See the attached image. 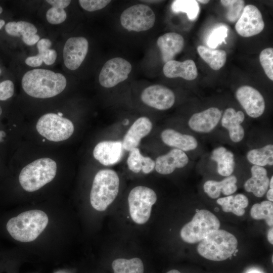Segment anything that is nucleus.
<instances>
[{"instance_id": "obj_1", "label": "nucleus", "mask_w": 273, "mask_h": 273, "mask_svg": "<svg viewBox=\"0 0 273 273\" xmlns=\"http://www.w3.org/2000/svg\"><path fill=\"white\" fill-rule=\"evenodd\" d=\"M65 77L61 73L43 69L27 71L22 79L24 92L31 97L46 99L56 96L65 89Z\"/></svg>"}, {"instance_id": "obj_2", "label": "nucleus", "mask_w": 273, "mask_h": 273, "mask_svg": "<svg viewBox=\"0 0 273 273\" xmlns=\"http://www.w3.org/2000/svg\"><path fill=\"white\" fill-rule=\"evenodd\" d=\"M49 222L47 214L40 210H31L9 218L5 228L14 240L30 242L35 240L46 228Z\"/></svg>"}, {"instance_id": "obj_3", "label": "nucleus", "mask_w": 273, "mask_h": 273, "mask_svg": "<svg viewBox=\"0 0 273 273\" xmlns=\"http://www.w3.org/2000/svg\"><path fill=\"white\" fill-rule=\"evenodd\" d=\"M119 178L114 170L102 169L96 174L90 191V202L97 211H103L114 201L118 195Z\"/></svg>"}, {"instance_id": "obj_4", "label": "nucleus", "mask_w": 273, "mask_h": 273, "mask_svg": "<svg viewBox=\"0 0 273 273\" xmlns=\"http://www.w3.org/2000/svg\"><path fill=\"white\" fill-rule=\"evenodd\" d=\"M237 246V239L233 234L218 229L200 241L197 251L200 255L207 259L219 261L231 257Z\"/></svg>"}, {"instance_id": "obj_5", "label": "nucleus", "mask_w": 273, "mask_h": 273, "mask_svg": "<svg viewBox=\"0 0 273 273\" xmlns=\"http://www.w3.org/2000/svg\"><path fill=\"white\" fill-rule=\"evenodd\" d=\"M56 162L49 158H41L25 166L20 172L19 183L24 190L32 192L39 190L55 177Z\"/></svg>"}, {"instance_id": "obj_6", "label": "nucleus", "mask_w": 273, "mask_h": 273, "mask_svg": "<svg viewBox=\"0 0 273 273\" xmlns=\"http://www.w3.org/2000/svg\"><path fill=\"white\" fill-rule=\"evenodd\" d=\"M219 226V220L214 214L207 210H200L183 227L180 237L187 243H196L218 230Z\"/></svg>"}, {"instance_id": "obj_7", "label": "nucleus", "mask_w": 273, "mask_h": 273, "mask_svg": "<svg viewBox=\"0 0 273 273\" xmlns=\"http://www.w3.org/2000/svg\"><path fill=\"white\" fill-rule=\"evenodd\" d=\"M157 201V195L151 188L139 186L133 188L128 197L129 213L137 224L145 223L149 219L152 206Z\"/></svg>"}, {"instance_id": "obj_8", "label": "nucleus", "mask_w": 273, "mask_h": 273, "mask_svg": "<svg viewBox=\"0 0 273 273\" xmlns=\"http://www.w3.org/2000/svg\"><path fill=\"white\" fill-rule=\"evenodd\" d=\"M36 129L47 140L60 142L69 139L73 134L74 127L69 119L57 114L49 113L42 115L38 119Z\"/></svg>"}, {"instance_id": "obj_9", "label": "nucleus", "mask_w": 273, "mask_h": 273, "mask_svg": "<svg viewBox=\"0 0 273 273\" xmlns=\"http://www.w3.org/2000/svg\"><path fill=\"white\" fill-rule=\"evenodd\" d=\"M155 19L153 10L144 4L135 5L127 8L120 16L122 26L129 31L148 30L154 26Z\"/></svg>"}, {"instance_id": "obj_10", "label": "nucleus", "mask_w": 273, "mask_h": 273, "mask_svg": "<svg viewBox=\"0 0 273 273\" xmlns=\"http://www.w3.org/2000/svg\"><path fill=\"white\" fill-rule=\"evenodd\" d=\"M131 69L130 63L123 58L111 59L104 64L100 71L99 82L104 87H114L128 78Z\"/></svg>"}, {"instance_id": "obj_11", "label": "nucleus", "mask_w": 273, "mask_h": 273, "mask_svg": "<svg viewBox=\"0 0 273 273\" xmlns=\"http://www.w3.org/2000/svg\"><path fill=\"white\" fill-rule=\"evenodd\" d=\"M264 27V23L260 11L256 6L252 5L245 6L235 25L237 33L245 37L259 34Z\"/></svg>"}, {"instance_id": "obj_12", "label": "nucleus", "mask_w": 273, "mask_h": 273, "mask_svg": "<svg viewBox=\"0 0 273 273\" xmlns=\"http://www.w3.org/2000/svg\"><path fill=\"white\" fill-rule=\"evenodd\" d=\"M141 98L146 105L160 110L170 108L175 102L173 92L168 87L159 84L152 85L145 88L141 94Z\"/></svg>"}, {"instance_id": "obj_13", "label": "nucleus", "mask_w": 273, "mask_h": 273, "mask_svg": "<svg viewBox=\"0 0 273 273\" xmlns=\"http://www.w3.org/2000/svg\"><path fill=\"white\" fill-rule=\"evenodd\" d=\"M88 49V42L85 37H72L68 39L63 48L65 66L71 70L78 68L87 55Z\"/></svg>"}, {"instance_id": "obj_14", "label": "nucleus", "mask_w": 273, "mask_h": 273, "mask_svg": "<svg viewBox=\"0 0 273 273\" xmlns=\"http://www.w3.org/2000/svg\"><path fill=\"white\" fill-rule=\"evenodd\" d=\"M236 97L247 114L253 118L260 116L265 109L263 96L255 88L244 85L236 91Z\"/></svg>"}, {"instance_id": "obj_15", "label": "nucleus", "mask_w": 273, "mask_h": 273, "mask_svg": "<svg viewBox=\"0 0 273 273\" xmlns=\"http://www.w3.org/2000/svg\"><path fill=\"white\" fill-rule=\"evenodd\" d=\"M122 142L104 141L99 143L93 150L94 158L105 166L114 165L119 162L123 154Z\"/></svg>"}, {"instance_id": "obj_16", "label": "nucleus", "mask_w": 273, "mask_h": 273, "mask_svg": "<svg viewBox=\"0 0 273 273\" xmlns=\"http://www.w3.org/2000/svg\"><path fill=\"white\" fill-rule=\"evenodd\" d=\"M189 162V158L183 151L173 149L167 154L159 156L155 161L156 171L161 174H169L176 168H183Z\"/></svg>"}, {"instance_id": "obj_17", "label": "nucleus", "mask_w": 273, "mask_h": 273, "mask_svg": "<svg viewBox=\"0 0 273 273\" xmlns=\"http://www.w3.org/2000/svg\"><path fill=\"white\" fill-rule=\"evenodd\" d=\"M221 117V111L216 107H211L194 114L189 120V126L193 130L209 132L218 124Z\"/></svg>"}, {"instance_id": "obj_18", "label": "nucleus", "mask_w": 273, "mask_h": 273, "mask_svg": "<svg viewBox=\"0 0 273 273\" xmlns=\"http://www.w3.org/2000/svg\"><path fill=\"white\" fill-rule=\"evenodd\" d=\"M152 128V123L148 117L143 116L137 119L124 136L123 149L129 151L137 148L141 140L149 134Z\"/></svg>"}, {"instance_id": "obj_19", "label": "nucleus", "mask_w": 273, "mask_h": 273, "mask_svg": "<svg viewBox=\"0 0 273 273\" xmlns=\"http://www.w3.org/2000/svg\"><path fill=\"white\" fill-rule=\"evenodd\" d=\"M184 43L183 37L175 32L166 33L159 37L157 44L160 49L163 61L166 63L173 60L174 57L183 50Z\"/></svg>"}, {"instance_id": "obj_20", "label": "nucleus", "mask_w": 273, "mask_h": 273, "mask_svg": "<svg viewBox=\"0 0 273 273\" xmlns=\"http://www.w3.org/2000/svg\"><path fill=\"white\" fill-rule=\"evenodd\" d=\"M164 75L168 78L181 77L192 80L198 75L197 69L193 60H186L179 62L172 60L165 63L163 69Z\"/></svg>"}, {"instance_id": "obj_21", "label": "nucleus", "mask_w": 273, "mask_h": 273, "mask_svg": "<svg viewBox=\"0 0 273 273\" xmlns=\"http://www.w3.org/2000/svg\"><path fill=\"white\" fill-rule=\"evenodd\" d=\"M245 116L241 111H236L232 108L226 109L221 119V125L229 131L231 140L235 143L240 142L244 138V130L241 124Z\"/></svg>"}, {"instance_id": "obj_22", "label": "nucleus", "mask_w": 273, "mask_h": 273, "mask_svg": "<svg viewBox=\"0 0 273 273\" xmlns=\"http://www.w3.org/2000/svg\"><path fill=\"white\" fill-rule=\"evenodd\" d=\"M161 138L166 145L184 152L194 150L198 146L196 139L192 135L182 134L172 129L164 130Z\"/></svg>"}, {"instance_id": "obj_23", "label": "nucleus", "mask_w": 273, "mask_h": 273, "mask_svg": "<svg viewBox=\"0 0 273 273\" xmlns=\"http://www.w3.org/2000/svg\"><path fill=\"white\" fill-rule=\"evenodd\" d=\"M252 176L244 184V188L257 197H262L267 192L269 179L266 170L263 167L253 165L251 168Z\"/></svg>"}, {"instance_id": "obj_24", "label": "nucleus", "mask_w": 273, "mask_h": 273, "mask_svg": "<svg viewBox=\"0 0 273 273\" xmlns=\"http://www.w3.org/2000/svg\"><path fill=\"white\" fill-rule=\"evenodd\" d=\"M8 34L14 36H22L23 41L28 46L37 43L39 36L36 34L37 30L32 24L23 21L10 22L5 26Z\"/></svg>"}, {"instance_id": "obj_25", "label": "nucleus", "mask_w": 273, "mask_h": 273, "mask_svg": "<svg viewBox=\"0 0 273 273\" xmlns=\"http://www.w3.org/2000/svg\"><path fill=\"white\" fill-rule=\"evenodd\" d=\"M237 181L235 176L230 175L220 181L208 180L204 183L203 188L210 198L215 199L220 196L221 192L226 196L234 193L237 190Z\"/></svg>"}, {"instance_id": "obj_26", "label": "nucleus", "mask_w": 273, "mask_h": 273, "mask_svg": "<svg viewBox=\"0 0 273 273\" xmlns=\"http://www.w3.org/2000/svg\"><path fill=\"white\" fill-rule=\"evenodd\" d=\"M211 159L217 162V172L223 176L231 175L234 170V154L223 147L215 149L212 152Z\"/></svg>"}, {"instance_id": "obj_27", "label": "nucleus", "mask_w": 273, "mask_h": 273, "mask_svg": "<svg viewBox=\"0 0 273 273\" xmlns=\"http://www.w3.org/2000/svg\"><path fill=\"white\" fill-rule=\"evenodd\" d=\"M217 203L221 206L223 211L231 212L240 216L245 212L244 208L248 205V199L245 195L239 194L219 198Z\"/></svg>"}, {"instance_id": "obj_28", "label": "nucleus", "mask_w": 273, "mask_h": 273, "mask_svg": "<svg viewBox=\"0 0 273 273\" xmlns=\"http://www.w3.org/2000/svg\"><path fill=\"white\" fill-rule=\"evenodd\" d=\"M201 58L214 70H218L225 64L226 53L221 50H211L203 46L197 47Z\"/></svg>"}, {"instance_id": "obj_29", "label": "nucleus", "mask_w": 273, "mask_h": 273, "mask_svg": "<svg viewBox=\"0 0 273 273\" xmlns=\"http://www.w3.org/2000/svg\"><path fill=\"white\" fill-rule=\"evenodd\" d=\"M248 161L261 167L273 164V145L269 144L259 149H252L247 154Z\"/></svg>"}, {"instance_id": "obj_30", "label": "nucleus", "mask_w": 273, "mask_h": 273, "mask_svg": "<svg viewBox=\"0 0 273 273\" xmlns=\"http://www.w3.org/2000/svg\"><path fill=\"white\" fill-rule=\"evenodd\" d=\"M114 273H143L144 264L138 257L130 259L118 258L112 263Z\"/></svg>"}, {"instance_id": "obj_31", "label": "nucleus", "mask_w": 273, "mask_h": 273, "mask_svg": "<svg viewBox=\"0 0 273 273\" xmlns=\"http://www.w3.org/2000/svg\"><path fill=\"white\" fill-rule=\"evenodd\" d=\"M252 217L255 219H265L270 226L273 225V204L269 201H264L261 203L254 204L250 211Z\"/></svg>"}, {"instance_id": "obj_32", "label": "nucleus", "mask_w": 273, "mask_h": 273, "mask_svg": "<svg viewBox=\"0 0 273 273\" xmlns=\"http://www.w3.org/2000/svg\"><path fill=\"white\" fill-rule=\"evenodd\" d=\"M173 12H184L187 14L188 19L193 21L198 17L199 12L198 3L195 0H176L171 5Z\"/></svg>"}, {"instance_id": "obj_33", "label": "nucleus", "mask_w": 273, "mask_h": 273, "mask_svg": "<svg viewBox=\"0 0 273 273\" xmlns=\"http://www.w3.org/2000/svg\"><path fill=\"white\" fill-rule=\"evenodd\" d=\"M221 4L228 9L226 17L231 22H235L240 18L244 8L245 3L242 0H221Z\"/></svg>"}, {"instance_id": "obj_34", "label": "nucleus", "mask_w": 273, "mask_h": 273, "mask_svg": "<svg viewBox=\"0 0 273 273\" xmlns=\"http://www.w3.org/2000/svg\"><path fill=\"white\" fill-rule=\"evenodd\" d=\"M127 159L128 168L134 173H139L143 167L146 157L143 156L138 148L130 150Z\"/></svg>"}, {"instance_id": "obj_35", "label": "nucleus", "mask_w": 273, "mask_h": 273, "mask_svg": "<svg viewBox=\"0 0 273 273\" xmlns=\"http://www.w3.org/2000/svg\"><path fill=\"white\" fill-rule=\"evenodd\" d=\"M260 64L265 74L273 80V49L267 48L262 50L259 55Z\"/></svg>"}, {"instance_id": "obj_36", "label": "nucleus", "mask_w": 273, "mask_h": 273, "mask_svg": "<svg viewBox=\"0 0 273 273\" xmlns=\"http://www.w3.org/2000/svg\"><path fill=\"white\" fill-rule=\"evenodd\" d=\"M228 36V28L221 25L214 29L210 33L207 40V46L210 49H215L218 45L225 42Z\"/></svg>"}, {"instance_id": "obj_37", "label": "nucleus", "mask_w": 273, "mask_h": 273, "mask_svg": "<svg viewBox=\"0 0 273 273\" xmlns=\"http://www.w3.org/2000/svg\"><path fill=\"white\" fill-rule=\"evenodd\" d=\"M47 21L52 24L63 23L67 18V14L64 9L52 7L46 13Z\"/></svg>"}, {"instance_id": "obj_38", "label": "nucleus", "mask_w": 273, "mask_h": 273, "mask_svg": "<svg viewBox=\"0 0 273 273\" xmlns=\"http://www.w3.org/2000/svg\"><path fill=\"white\" fill-rule=\"evenodd\" d=\"M111 1L108 0H80L81 7L86 11L93 12L101 10L108 5Z\"/></svg>"}, {"instance_id": "obj_39", "label": "nucleus", "mask_w": 273, "mask_h": 273, "mask_svg": "<svg viewBox=\"0 0 273 273\" xmlns=\"http://www.w3.org/2000/svg\"><path fill=\"white\" fill-rule=\"evenodd\" d=\"M14 92V85L11 80H6L0 83V100L5 101L10 98Z\"/></svg>"}, {"instance_id": "obj_40", "label": "nucleus", "mask_w": 273, "mask_h": 273, "mask_svg": "<svg viewBox=\"0 0 273 273\" xmlns=\"http://www.w3.org/2000/svg\"><path fill=\"white\" fill-rule=\"evenodd\" d=\"M38 51V55L41 58L42 62L46 65H51L55 63L57 57V54L55 50L49 49Z\"/></svg>"}, {"instance_id": "obj_41", "label": "nucleus", "mask_w": 273, "mask_h": 273, "mask_svg": "<svg viewBox=\"0 0 273 273\" xmlns=\"http://www.w3.org/2000/svg\"><path fill=\"white\" fill-rule=\"evenodd\" d=\"M42 62V60L38 54L35 56L29 57L25 60V63L27 65L32 67L40 66Z\"/></svg>"}, {"instance_id": "obj_42", "label": "nucleus", "mask_w": 273, "mask_h": 273, "mask_svg": "<svg viewBox=\"0 0 273 273\" xmlns=\"http://www.w3.org/2000/svg\"><path fill=\"white\" fill-rule=\"evenodd\" d=\"M155 161L149 157H146L145 164L142 171L145 174L150 173L155 168Z\"/></svg>"}, {"instance_id": "obj_43", "label": "nucleus", "mask_w": 273, "mask_h": 273, "mask_svg": "<svg viewBox=\"0 0 273 273\" xmlns=\"http://www.w3.org/2000/svg\"><path fill=\"white\" fill-rule=\"evenodd\" d=\"M46 2L52 7H56L64 9L69 5L71 3L68 0H47Z\"/></svg>"}, {"instance_id": "obj_44", "label": "nucleus", "mask_w": 273, "mask_h": 273, "mask_svg": "<svg viewBox=\"0 0 273 273\" xmlns=\"http://www.w3.org/2000/svg\"><path fill=\"white\" fill-rule=\"evenodd\" d=\"M52 45L51 41L47 38H42L37 42L38 51L50 49Z\"/></svg>"}, {"instance_id": "obj_45", "label": "nucleus", "mask_w": 273, "mask_h": 273, "mask_svg": "<svg viewBox=\"0 0 273 273\" xmlns=\"http://www.w3.org/2000/svg\"><path fill=\"white\" fill-rule=\"evenodd\" d=\"M272 236H273V229H272V227H271L268 230V233H267V239L269 242L271 244H273Z\"/></svg>"}, {"instance_id": "obj_46", "label": "nucleus", "mask_w": 273, "mask_h": 273, "mask_svg": "<svg viewBox=\"0 0 273 273\" xmlns=\"http://www.w3.org/2000/svg\"><path fill=\"white\" fill-rule=\"evenodd\" d=\"M7 265L5 264H0V273H13L9 271V269L7 268Z\"/></svg>"}, {"instance_id": "obj_47", "label": "nucleus", "mask_w": 273, "mask_h": 273, "mask_svg": "<svg viewBox=\"0 0 273 273\" xmlns=\"http://www.w3.org/2000/svg\"><path fill=\"white\" fill-rule=\"evenodd\" d=\"M266 196L268 199V200L270 201H273V189H269V190H268Z\"/></svg>"}, {"instance_id": "obj_48", "label": "nucleus", "mask_w": 273, "mask_h": 273, "mask_svg": "<svg viewBox=\"0 0 273 273\" xmlns=\"http://www.w3.org/2000/svg\"><path fill=\"white\" fill-rule=\"evenodd\" d=\"M3 12V9L0 6V14L2 13ZM5 22L4 20L0 19V29L2 28V27L5 25Z\"/></svg>"}, {"instance_id": "obj_49", "label": "nucleus", "mask_w": 273, "mask_h": 273, "mask_svg": "<svg viewBox=\"0 0 273 273\" xmlns=\"http://www.w3.org/2000/svg\"><path fill=\"white\" fill-rule=\"evenodd\" d=\"M5 136V132L4 131L0 130V143L4 141L3 138Z\"/></svg>"}, {"instance_id": "obj_50", "label": "nucleus", "mask_w": 273, "mask_h": 273, "mask_svg": "<svg viewBox=\"0 0 273 273\" xmlns=\"http://www.w3.org/2000/svg\"><path fill=\"white\" fill-rule=\"evenodd\" d=\"M197 1V2L203 4H206L209 2V1H206V0H199Z\"/></svg>"}, {"instance_id": "obj_51", "label": "nucleus", "mask_w": 273, "mask_h": 273, "mask_svg": "<svg viewBox=\"0 0 273 273\" xmlns=\"http://www.w3.org/2000/svg\"><path fill=\"white\" fill-rule=\"evenodd\" d=\"M272 183H273V177L272 176L270 180H269V186L270 189H272L273 188Z\"/></svg>"}, {"instance_id": "obj_52", "label": "nucleus", "mask_w": 273, "mask_h": 273, "mask_svg": "<svg viewBox=\"0 0 273 273\" xmlns=\"http://www.w3.org/2000/svg\"><path fill=\"white\" fill-rule=\"evenodd\" d=\"M167 273H180V272L177 270L172 269L168 271Z\"/></svg>"}, {"instance_id": "obj_53", "label": "nucleus", "mask_w": 273, "mask_h": 273, "mask_svg": "<svg viewBox=\"0 0 273 273\" xmlns=\"http://www.w3.org/2000/svg\"><path fill=\"white\" fill-rule=\"evenodd\" d=\"M59 116H63V113H61V112H58V114H57Z\"/></svg>"}, {"instance_id": "obj_54", "label": "nucleus", "mask_w": 273, "mask_h": 273, "mask_svg": "<svg viewBox=\"0 0 273 273\" xmlns=\"http://www.w3.org/2000/svg\"><path fill=\"white\" fill-rule=\"evenodd\" d=\"M249 273H260V272L257 271H252L250 272Z\"/></svg>"}, {"instance_id": "obj_55", "label": "nucleus", "mask_w": 273, "mask_h": 273, "mask_svg": "<svg viewBox=\"0 0 273 273\" xmlns=\"http://www.w3.org/2000/svg\"><path fill=\"white\" fill-rule=\"evenodd\" d=\"M2 113V109L0 106V115H1Z\"/></svg>"}, {"instance_id": "obj_56", "label": "nucleus", "mask_w": 273, "mask_h": 273, "mask_svg": "<svg viewBox=\"0 0 273 273\" xmlns=\"http://www.w3.org/2000/svg\"><path fill=\"white\" fill-rule=\"evenodd\" d=\"M42 141H43V142H45V140H44V139H43V140H42Z\"/></svg>"}, {"instance_id": "obj_57", "label": "nucleus", "mask_w": 273, "mask_h": 273, "mask_svg": "<svg viewBox=\"0 0 273 273\" xmlns=\"http://www.w3.org/2000/svg\"><path fill=\"white\" fill-rule=\"evenodd\" d=\"M1 69H0V73H1Z\"/></svg>"}]
</instances>
